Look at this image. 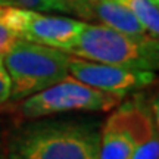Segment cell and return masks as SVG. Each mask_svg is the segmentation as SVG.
<instances>
[{"mask_svg":"<svg viewBox=\"0 0 159 159\" xmlns=\"http://www.w3.org/2000/svg\"><path fill=\"white\" fill-rule=\"evenodd\" d=\"M7 159H100L99 130L81 122H40L11 137Z\"/></svg>","mask_w":159,"mask_h":159,"instance_id":"1","label":"cell"},{"mask_svg":"<svg viewBox=\"0 0 159 159\" xmlns=\"http://www.w3.org/2000/svg\"><path fill=\"white\" fill-rule=\"evenodd\" d=\"M68 53L85 61L124 68L156 71L159 66L158 39L149 34H125L102 24L85 22Z\"/></svg>","mask_w":159,"mask_h":159,"instance_id":"2","label":"cell"},{"mask_svg":"<svg viewBox=\"0 0 159 159\" xmlns=\"http://www.w3.org/2000/svg\"><path fill=\"white\" fill-rule=\"evenodd\" d=\"M71 55L50 46L16 39L3 55L11 78V99L21 102L69 75Z\"/></svg>","mask_w":159,"mask_h":159,"instance_id":"3","label":"cell"},{"mask_svg":"<svg viewBox=\"0 0 159 159\" xmlns=\"http://www.w3.org/2000/svg\"><path fill=\"white\" fill-rule=\"evenodd\" d=\"M122 102V97L96 90L66 75L56 84L21 100L19 114L24 118H43L63 112H109Z\"/></svg>","mask_w":159,"mask_h":159,"instance_id":"4","label":"cell"},{"mask_svg":"<svg viewBox=\"0 0 159 159\" xmlns=\"http://www.w3.org/2000/svg\"><path fill=\"white\" fill-rule=\"evenodd\" d=\"M2 19L16 39L50 46L66 53L85 24L72 16L50 15L18 6H2Z\"/></svg>","mask_w":159,"mask_h":159,"instance_id":"5","label":"cell"},{"mask_svg":"<svg viewBox=\"0 0 159 159\" xmlns=\"http://www.w3.org/2000/svg\"><path fill=\"white\" fill-rule=\"evenodd\" d=\"M69 75L96 90L124 99L133 91L143 90L156 80L155 71L124 68L71 56Z\"/></svg>","mask_w":159,"mask_h":159,"instance_id":"6","label":"cell"},{"mask_svg":"<svg viewBox=\"0 0 159 159\" xmlns=\"http://www.w3.org/2000/svg\"><path fill=\"white\" fill-rule=\"evenodd\" d=\"M130 125L134 134L131 159H159V130L156 102L137 94L125 102Z\"/></svg>","mask_w":159,"mask_h":159,"instance_id":"7","label":"cell"},{"mask_svg":"<svg viewBox=\"0 0 159 159\" xmlns=\"http://www.w3.org/2000/svg\"><path fill=\"white\" fill-rule=\"evenodd\" d=\"M134 134L124 103H119L99 131V158L131 159Z\"/></svg>","mask_w":159,"mask_h":159,"instance_id":"8","label":"cell"},{"mask_svg":"<svg viewBox=\"0 0 159 159\" xmlns=\"http://www.w3.org/2000/svg\"><path fill=\"white\" fill-rule=\"evenodd\" d=\"M90 7V21H99L102 25L131 35L148 34L133 12L118 0H87Z\"/></svg>","mask_w":159,"mask_h":159,"instance_id":"9","label":"cell"},{"mask_svg":"<svg viewBox=\"0 0 159 159\" xmlns=\"http://www.w3.org/2000/svg\"><path fill=\"white\" fill-rule=\"evenodd\" d=\"M13 6L25 7L39 12H59L71 13L83 18V21H90V7L87 0H12Z\"/></svg>","mask_w":159,"mask_h":159,"instance_id":"10","label":"cell"},{"mask_svg":"<svg viewBox=\"0 0 159 159\" xmlns=\"http://www.w3.org/2000/svg\"><path fill=\"white\" fill-rule=\"evenodd\" d=\"M127 6L139 19L146 33L158 39L159 35V0H118Z\"/></svg>","mask_w":159,"mask_h":159,"instance_id":"11","label":"cell"},{"mask_svg":"<svg viewBox=\"0 0 159 159\" xmlns=\"http://www.w3.org/2000/svg\"><path fill=\"white\" fill-rule=\"evenodd\" d=\"M11 99V78L3 63V56H0V105Z\"/></svg>","mask_w":159,"mask_h":159,"instance_id":"12","label":"cell"},{"mask_svg":"<svg viewBox=\"0 0 159 159\" xmlns=\"http://www.w3.org/2000/svg\"><path fill=\"white\" fill-rule=\"evenodd\" d=\"M0 6H13L12 0H0Z\"/></svg>","mask_w":159,"mask_h":159,"instance_id":"13","label":"cell"},{"mask_svg":"<svg viewBox=\"0 0 159 159\" xmlns=\"http://www.w3.org/2000/svg\"><path fill=\"white\" fill-rule=\"evenodd\" d=\"M3 55H5V50H3V49L0 47V56H3Z\"/></svg>","mask_w":159,"mask_h":159,"instance_id":"14","label":"cell"}]
</instances>
